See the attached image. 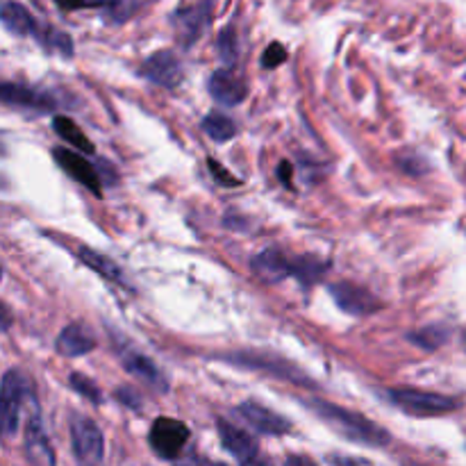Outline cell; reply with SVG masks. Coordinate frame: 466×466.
<instances>
[{"label": "cell", "instance_id": "6da1fadb", "mask_svg": "<svg viewBox=\"0 0 466 466\" xmlns=\"http://www.w3.org/2000/svg\"><path fill=\"white\" fill-rule=\"evenodd\" d=\"M309 410L317 414L321 421H326L337 435H341L344 440L353 441V444L362 446H387L391 441V435L382 426L373 423L371 419H367L364 414L353 412V410H346L341 405L328 403V400H309Z\"/></svg>", "mask_w": 466, "mask_h": 466}, {"label": "cell", "instance_id": "7a4b0ae2", "mask_svg": "<svg viewBox=\"0 0 466 466\" xmlns=\"http://www.w3.org/2000/svg\"><path fill=\"white\" fill-rule=\"evenodd\" d=\"M0 23L16 36H35L44 48L53 50V53L64 55V57L73 55L71 36L66 32L57 30V27L41 25L21 3L7 0V3L0 5Z\"/></svg>", "mask_w": 466, "mask_h": 466}, {"label": "cell", "instance_id": "3957f363", "mask_svg": "<svg viewBox=\"0 0 466 466\" xmlns=\"http://www.w3.org/2000/svg\"><path fill=\"white\" fill-rule=\"evenodd\" d=\"M218 360L232 364V367L248 369V371H264L271 373L273 378H280V380L294 382V385L309 387V390H317V382H312V378L299 369L296 364L287 362V360L278 358L271 353H259V350H237V353H226L218 355Z\"/></svg>", "mask_w": 466, "mask_h": 466}, {"label": "cell", "instance_id": "277c9868", "mask_svg": "<svg viewBox=\"0 0 466 466\" xmlns=\"http://www.w3.org/2000/svg\"><path fill=\"white\" fill-rule=\"evenodd\" d=\"M30 394V382L18 369L5 373L3 382H0V435L7 440L16 435L21 410Z\"/></svg>", "mask_w": 466, "mask_h": 466}, {"label": "cell", "instance_id": "5b68a950", "mask_svg": "<svg viewBox=\"0 0 466 466\" xmlns=\"http://www.w3.org/2000/svg\"><path fill=\"white\" fill-rule=\"evenodd\" d=\"M387 399L396 408L414 414V417H437V414L453 412L460 408V400H455L453 396L414 390V387H391V390H387Z\"/></svg>", "mask_w": 466, "mask_h": 466}, {"label": "cell", "instance_id": "8992f818", "mask_svg": "<svg viewBox=\"0 0 466 466\" xmlns=\"http://www.w3.org/2000/svg\"><path fill=\"white\" fill-rule=\"evenodd\" d=\"M71 444L73 453L80 466H103L105 464V437L96 421L85 414L71 417Z\"/></svg>", "mask_w": 466, "mask_h": 466}, {"label": "cell", "instance_id": "52a82bcc", "mask_svg": "<svg viewBox=\"0 0 466 466\" xmlns=\"http://www.w3.org/2000/svg\"><path fill=\"white\" fill-rule=\"evenodd\" d=\"M27 421H25V458L32 466H55V451L50 446L48 435L41 423L39 405H36L35 394L27 396Z\"/></svg>", "mask_w": 466, "mask_h": 466}, {"label": "cell", "instance_id": "ba28073f", "mask_svg": "<svg viewBox=\"0 0 466 466\" xmlns=\"http://www.w3.org/2000/svg\"><path fill=\"white\" fill-rule=\"evenodd\" d=\"M189 428L182 421L171 417H159L155 419V423L150 426L148 441L159 458L177 460L182 451H185L187 441H189Z\"/></svg>", "mask_w": 466, "mask_h": 466}, {"label": "cell", "instance_id": "9c48e42d", "mask_svg": "<svg viewBox=\"0 0 466 466\" xmlns=\"http://www.w3.org/2000/svg\"><path fill=\"white\" fill-rule=\"evenodd\" d=\"M330 296L337 308L350 317H369L382 308L376 294H371L367 287L355 285V282H335V285H330Z\"/></svg>", "mask_w": 466, "mask_h": 466}, {"label": "cell", "instance_id": "30bf717a", "mask_svg": "<svg viewBox=\"0 0 466 466\" xmlns=\"http://www.w3.org/2000/svg\"><path fill=\"white\" fill-rule=\"evenodd\" d=\"M141 77H146L153 85L164 86V89H173L180 85L182 80V64L176 53L171 50H157L150 55L144 64H141Z\"/></svg>", "mask_w": 466, "mask_h": 466}, {"label": "cell", "instance_id": "8fae6325", "mask_svg": "<svg viewBox=\"0 0 466 466\" xmlns=\"http://www.w3.org/2000/svg\"><path fill=\"white\" fill-rule=\"evenodd\" d=\"M214 0H198L191 7H180L173 14V25H176L177 39L182 41L185 48H189L200 35H203L205 25L209 23V12H212Z\"/></svg>", "mask_w": 466, "mask_h": 466}, {"label": "cell", "instance_id": "7c38bea8", "mask_svg": "<svg viewBox=\"0 0 466 466\" xmlns=\"http://www.w3.org/2000/svg\"><path fill=\"white\" fill-rule=\"evenodd\" d=\"M0 103L14 105V107L36 109V112H48L57 107V100L53 94L32 86L16 85V82H0Z\"/></svg>", "mask_w": 466, "mask_h": 466}, {"label": "cell", "instance_id": "4fadbf2b", "mask_svg": "<svg viewBox=\"0 0 466 466\" xmlns=\"http://www.w3.org/2000/svg\"><path fill=\"white\" fill-rule=\"evenodd\" d=\"M237 414L248 423L253 431L262 432V435H285L291 431V423L287 419H282L280 414L273 412V410L264 408V405L255 403V400H246L237 408Z\"/></svg>", "mask_w": 466, "mask_h": 466}, {"label": "cell", "instance_id": "5bb4252c", "mask_svg": "<svg viewBox=\"0 0 466 466\" xmlns=\"http://www.w3.org/2000/svg\"><path fill=\"white\" fill-rule=\"evenodd\" d=\"M53 157L57 159L59 167L68 173L71 177H76L82 187L91 191L94 196H103V187H100V173L98 168L94 167L91 162H86L85 157H80L77 153L68 148H55L53 150Z\"/></svg>", "mask_w": 466, "mask_h": 466}, {"label": "cell", "instance_id": "9a60e30c", "mask_svg": "<svg viewBox=\"0 0 466 466\" xmlns=\"http://www.w3.org/2000/svg\"><path fill=\"white\" fill-rule=\"evenodd\" d=\"M209 96L217 100L218 105H226V107H235V105L244 103L246 98V85L235 71L230 68H218L209 76L208 82Z\"/></svg>", "mask_w": 466, "mask_h": 466}, {"label": "cell", "instance_id": "2e32d148", "mask_svg": "<svg viewBox=\"0 0 466 466\" xmlns=\"http://www.w3.org/2000/svg\"><path fill=\"white\" fill-rule=\"evenodd\" d=\"M121 364L132 378L146 382L150 390H155V391L168 390V382H167V378H164V373L159 371V369L155 367L153 360L146 358V355L137 353V350H132V349H126V350H121Z\"/></svg>", "mask_w": 466, "mask_h": 466}, {"label": "cell", "instance_id": "e0dca14e", "mask_svg": "<svg viewBox=\"0 0 466 466\" xmlns=\"http://www.w3.org/2000/svg\"><path fill=\"white\" fill-rule=\"evenodd\" d=\"M217 426L218 435H221V444L228 453H232L237 460H241V462H246V460L258 455V441H255L248 432L241 431L235 423L226 421V419H218Z\"/></svg>", "mask_w": 466, "mask_h": 466}, {"label": "cell", "instance_id": "ac0fdd59", "mask_svg": "<svg viewBox=\"0 0 466 466\" xmlns=\"http://www.w3.org/2000/svg\"><path fill=\"white\" fill-rule=\"evenodd\" d=\"M255 276H259L267 282H280L291 273V259L285 258V253L278 248H264L250 262Z\"/></svg>", "mask_w": 466, "mask_h": 466}, {"label": "cell", "instance_id": "d6986e66", "mask_svg": "<svg viewBox=\"0 0 466 466\" xmlns=\"http://www.w3.org/2000/svg\"><path fill=\"white\" fill-rule=\"evenodd\" d=\"M57 353L64 358H80L96 349V337L80 323H71L57 337Z\"/></svg>", "mask_w": 466, "mask_h": 466}, {"label": "cell", "instance_id": "ffe728a7", "mask_svg": "<svg viewBox=\"0 0 466 466\" xmlns=\"http://www.w3.org/2000/svg\"><path fill=\"white\" fill-rule=\"evenodd\" d=\"M77 258H80L82 262L86 264V267H91V268H94V271H98L100 276L109 278V280L118 282V285H123V287L127 285V278L123 276L121 267H118L116 262H112V259H109V258H105V255L96 253V250H91V248H80Z\"/></svg>", "mask_w": 466, "mask_h": 466}, {"label": "cell", "instance_id": "44dd1931", "mask_svg": "<svg viewBox=\"0 0 466 466\" xmlns=\"http://www.w3.org/2000/svg\"><path fill=\"white\" fill-rule=\"evenodd\" d=\"M53 130L62 137L66 144H71L73 148L82 150V153H94V144H91L89 137L80 130L76 121H71L68 116H55L53 118Z\"/></svg>", "mask_w": 466, "mask_h": 466}, {"label": "cell", "instance_id": "7402d4cb", "mask_svg": "<svg viewBox=\"0 0 466 466\" xmlns=\"http://www.w3.org/2000/svg\"><path fill=\"white\" fill-rule=\"evenodd\" d=\"M203 130L208 132L209 139L218 141V144H223V141H230L232 137L237 135L235 121H232V118H228L226 114H221V112L208 114V116L203 118Z\"/></svg>", "mask_w": 466, "mask_h": 466}, {"label": "cell", "instance_id": "603a6c76", "mask_svg": "<svg viewBox=\"0 0 466 466\" xmlns=\"http://www.w3.org/2000/svg\"><path fill=\"white\" fill-rule=\"evenodd\" d=\"M326 268H328V262H321V259H317L314 255H305V258L291 259L289 276L299 278L303 285H312V282H317L319 278L323 276Z\"/></svg>", "mask_w": 466, "mask_h": 466}, {"label": "cell", "instance_id": "cb8c5ba5", "mask_svg": "<svg viewBox=\"0 0 466 466\" xmlns=\"http://www.w3.org/2000/svg\"><path fill=\"white\" fill-rule=\"evenodd\" d=\"M408 339L412 341L414 346H419V349L435 350L446 344V339H449V330L441 326H426L417 332H410Z\"/></svg>", "mask_w": 466, "mask_h": 466}, {"label": "cell", "instance_id": "d4e9b609", "mask_svg": "<svg viewBox=\"0 0 466 466\" xmlns=\"http://www.w3.org/2000/svg\"><path fill=\"white\" fill-rule=\"evenodd\" d=\"M217 53L226 66H235L239 57V44H237V30L232 25L223 27L217 39Z\"/></svg>", "mask_w": 466, "mask_h": 466}, {"label": "cell", "instance_id": "484cf974", "mask_svg": "<svg viewBox=\"0 0 466 466\" xmlns=\"http://www.w3.org/2000/svg\"><path fill=\"white\" fill-rule=\"evenodd\" d=\"M396 167L400 168L403 173H408V176H426L428 171H431V164H428V159L423 157V155H419L417 150H403V153L396 155Z\"/></svg>", "mask_w": 466, "mask_h": 466}, {"label": "cell", "instance_id": "4316f807", "mask_svg": "<svg viewBox=\"0 0 466 466\" xmlns=\"http://www.w3.org/2000/svg\"><path fill=\"white\" fill-rule=\"evenodd\" d=\"M105 18L109 23H123L137 12L139 3L137 0H103Z\"/></svg>", "mask_w": 466, "mask_h": 466}, {"label": "cell", "instance_id": "83f0119b", "mask_svg": "<svg viewBox=\"0 0 466 466\" xmlns=\"http://www.w3.org/2000/svg\"><path fill=\"white\" fill-rule=\"evenodd\" d=\"M68 385L73 387V391L85 396V399L91 400L94 405L103 403V394H100L98 385H96L94 380H89L86 376H82V373H71V376H68Z\"/></svg>", "mask_w": 466, "mask_h": 466}, {"label": "cell", "instance_id": "f1b7e54d", "mask_svg": "<svg viewBox=\"0 0 466 466\" xmlns=\"http://www.w3.org/2000/svg\"><path fill=\"white\" fill-rule=\"evenodd\" d=\"M287 62V50L282 44H271L262 55V66L264 68H276Z\"/></svg>", "mask_w": 466, "mask_h": 466}, {"label": "cell", "instance_id": "f546056e", "mask_svg": "<svg viewBox=\"0 0 466 466\" xmlns=\"http://www.w3.org/2000/svg\"><path fill=\"white\" fill-rule=\"evenodd\" d=\"M114 396H116V400L121 405H126V408H130V410H141V396L137 394L135 390H132V387H118L116 391H114Z\"/></svg>", "mask_w": 466, "mask_h": 466}, {"label": "cell", "instance_id": "4dcf8cb0", "mask_svg": "<svg viewBox=\"0 0 466 466\" xmlns=\"http://www.w3.org/2000/svg\"><path fill=\"white\" fill-rule=\"evenodd\" d=\"M208 164H209V171H212V176L217 177V180H218V185H223V187H235V185H241V182L237 180L235 176H230V173H228L226 168H223L221 164L217 162V159L209 157V159H208Z\"/></svg>", "mask_w": 466, "mask_h": 466}, {"label": "cell", "instance_id": "1f68e13d", "mask_svg": "<svg viewBox=\"0 0 466 466\" xmlns=\"http://www.w3.org/2000/svg\"><path fill=\"white\" fill-rule=\"evenodd\" d=\"M62 9L66 12H76V9H86V7H103V0H55Z\"/></svg>", "mask_w": 466, "mask_h": 466}, {"label": "cell", "instance_id": "d6a6232c", "mask_svg": "<svg viewBox=\"0 0 466 466\" xmlns=\"http://www.w3.org/2000/svg\"><path fill=\"white\" fill-rule=\"evenodd\" d=\"M332 466H371L367 460H358V458H341V455H332L330 458Z\"/></svg>", "mask_w": 466, "mask_h": 466}, {"label": "cell", "instance_id": "836d02e7", "mask_svg": "<svg viewBox=\"0 0 466 466\" xmlns=\"http://www.w3.org/2000/svg\"><path fill=\"white\" fill-rule=\"evenodd\" d=\"M12 321H14L12 312H9V309L0 303V332H7L9 328H12Z\"/></svg>", "mask_w": 466, "mask_h": 466}, {"label": "cell", "instance_id": "e575fe53", "mask_svg": "<svg viewBox=\"0 0 466 466\" xmlns=\"http://www.w3.org/2000/svg\"><path fill=\"white\" fill-rule=\"evenodd\" d=\"M285 466H317V462H312V460L305 458V455H289V458L285 460Z\"/></svg>", "mask_w": 466, "mask_h": 466}, {"label": "cell", "instance_id": "d590c367", "mask_svg": "<svg viewBox=\"0 0 466 466\" xmlns=\"http://www.w3.org/2000/svg\"><path fill=\"white\" fill-rule=\"evenodd\" d=\"M278 177L282 180V185H287V187L291 185V164L289 162H282L280 167H278Z\"/></svg>", "mask_w": 466, "mask_h": 466}, {"label": "cell", "instance_id": "8d00e7d4", "mask_svg": "<svg viewBox=\"0 0 466 466\" xmlns=\"http://www.w3.org/2000/svg\"><path fill=\"white\" fill-rule=\"evenodd\" d=\"M241 466H273V464L268 462V460L258 458V455H255V458H250V460H246V462H241Z\"/></svg>", "mask_w": 466, "mask_h": 466}, {"label": "cell", "instance_id": "74e56055", "mask_svg": "<svg viewBox=\"0 0 466 466\" xmlns=\"http://www.w3.org/2000/svg\"><path fill=\"white\" fill-rule=\"evenodd\" d=\"M180 466H208V464H200V462H191V464H180Z\"/></svg>", "mask_w": 466, "mask_h": 466}, {"label": "cell", "instance_id": "f35d334b", "mask_svg": "<svg viewBox=\"0 0 466 466\" xmlns=\"http://www.w3.org/2000/svg\"><path fill=\"white\" fill-rule=\"evenodd\" d=\"M462 344H464V350H466V330L462 332Z\"/></svg>", "mask_w": 466, "mask_h": 466}, {"label": "cell", "instance_id": "ab89813d", "mask_svg": "<svg viewBox=\"0 0 466 466\" xmlns=\"http://www.w3.org/2000/svg\"><path fill=\"white\" fill-rule=\"evenodd\" d=\"M0 155H5V146H3V141H0Z\"/></svg>", "mask_w": 466, "mask_h": 466}, {"label": "cell", "instance_id": "60d3db41", "mask_svg": "<svg viewBox=\"0 0 466 466\" xmlns=\"http://www.w3.org/2000/svg\"><path fill=\"white\" fill-rule=\"evenodd\" d=\"M3 187H5V180H3V177H0V189H3Z\"/></svg>", "mask_w": 466, "mask_h": 466}, {"label": "cell", "instance_id": "b9f144b4", "mask_svg": "<svg viewBox=\"0 0 466 466\" xmlns=\"http://www.w3.org/2000/svg\"><path fill=\"white\" fill-rule=\"evenodd\" d=\"M0 278H3V271H0Z\"/></svg>", "mask_w": 466, "mask_h": 466}]
</instances>
